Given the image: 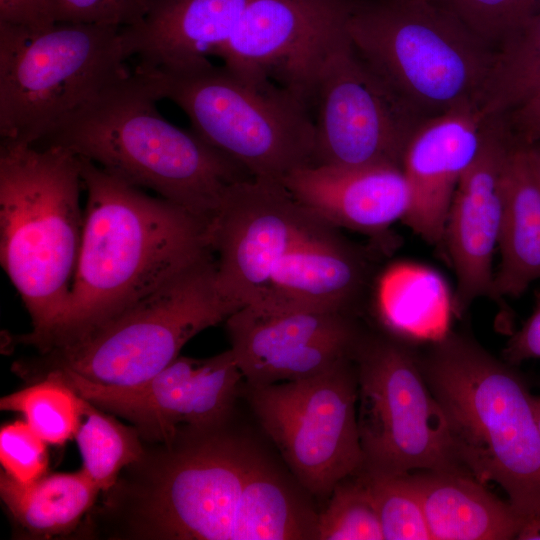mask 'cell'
<instances>
[{
  "instance_id": "cell-9",
  "label": "cell",
  "mask_w": 540,
  "mask_h": 540,
  "mask_svg": "<svg viewBox=\"0 0 540 540\" xmlns=\"http://www.w3.org/2000/svg\"><path fill=\"white\" fill-rule=\"evenodd\" d=\"M234 312L217 287L210 250L83 338L21 361L20 368L25 374L62 368L97 384H137L170 365L191 338Z\"/></svg>"
},
{
  "instance_id": "cell-22",
  "label": "cell",
  "mask_w": 540,
  "mask_h": 540,
  "mask_svg": "<svg viewBox=\"0 0 540 540\" xmlns=\"http://www.w3.org/2000/svg\"><path fill=\"white\" fill-rule=\"evenodd\" d=\"M432 540H508L525 520L469 474L443 470L408 473Z\"/></svg>"
},
{
  "instance_id": "cell-39",
  "label": "cell",
  "mask_w": 540,
  "mask_h": 540,
  "mask_svg": "<svg viewBox=\"0 0 540 540\" xmlns=\"http://www.w3.org/2000/svg\"><path fill=\"white\" fill-rule=\"evenodd\" d=\"M534 399L540 405V396H534Z\"/></svg>"
},
{
  "instance_id": "cell-7",
  "label": "cell",
  "mask_w": 540,
  "mask_h": 540,
  "mask_svg": "<svg viewBox=\"0 0 540 540\" xmlns=\"http://www.w3.org/2000/svg\"><path fill=\"white\" fill-rule=\"evenodd\" d=\"M122 28L0 22L1 140L36 145L131 71Z\"/></svg>"
},
{
  "instance_id": "cell-31",
  "label": "cell",
  "mask_w": 540,
  "mask_h": 540,
  "mask_svg": "<svg viewBox=\"0 0 540 540\" xmlns=\"http://www.w3.org/2000/svg\"><path fill=\"white\" fill-rule=\"evenodd\" d=\"M46 442L25 421L0 430V461L3 472L19 482H31L46 474Z\"/></svg>"
},
{
  "instance_id": "cell-25",
  "label": "cell",
  "mask_w": 540,
  "mask_h": 540,
  "mask_svg": "<svg viewBox=\"0 0 540 540\" xmlns=\"http://www.w3.org/2000/svg\"><path fill=\"white\" fill-rule=\"evenodd\" d=\"M540 98V11L506 38L474 104L486 122Z\"/></svg>"
},
{
  "instance_id": "cell-24",
  "label": "cell",
  "mask_w": 540,
  "mask_h": 540,
  "mask_svg": "<svg viewBox=\"0 0 540 540\" xmlns=\"http://www.w3.org/2000/svg\"><path fill=\"white\" fill-rule=\"evenodd\" d=\"M100 489L81 468L19 482L0 474V496L13 520L28 534L50 537L73 531L92 509Z\"/></svg>"
},
{
  "instance_id": "cell-12",
  "label": "cell",
  "mask_w": 540,
  "mask_h": 540,
  "mask_svg": "<svg viewBox=\"0 0 540 540\" xmlns=\"http://www.w3.org/2000/svg\"><path fill=\"white\" fill-rule=\"evenodd\" d=\"M301 91L315 130L313 165L401 168L407 143L425 120L366 67L347 32L327 47Z\"/></svg>"
},
{
  "instance_id": "cell-37",
  "label": "cell",
  "mask_w": 540,
  "mask_h": 540,
  "mask_svg": "<svg viewBox=\"0 0 540 540\" xmlns=\"http://www.w3.org/2000/svg\"><path fill=\"white\" fill-rule=\"evenodd\" d=\"M530 167L540 182V142L524 144Z\"/></svg>"
},
{
  "instance_id": "cell-36",
  "label": "cell",
  "mask_w": 540,
  "mask_h": 540,
  "mask_svg": "<svg viewBox=\"0 0 540 540\" xmlns=\"http://www.w3.org/2000/svg\"><path fill=\"white\" fill-rule=\"evenodd\" d=\"M516 539L540 540V515L526 518L516 536Z\"/></svg>"
},
{
  "instance_id": "cell-6",
  "label": "cell",
  "mask_w": 540,
  "mask_h": 540,
  "mask_svg": "<svg viewBox=\"0 0 540 540\" xmlns=\"http://www.w3.org/2000/svg\"><path fill=\"white\" fill-rule=\"evenodd\" d=\"M346 30L366 67L423 119L474 103L495 56L435 1L355 0Z\"/></svg>"
},
{
  "instance_id": "cell-17",
  "label": "cell",
  "mask_w": 540,
  "mask_h": 540,
  "mask_svg": "<svg viewBox=\"0 0 540 540\" xmlns=\"http://www.w3.org/2000/svg\"><path fill=\"white\" fill-rule=\"evenodd\" d=\"M486 125L481 147L450 204L442 246L456 277L453 312L461 316L477 299H493V258L505 207V168L514 140Z\"/></svg>"
},
{
  "instance_id": "cell-2",
  "label": "cell",
  "mask_w": 540,
  "mask_h": 540,
  "mask_svg": "<svg viewBox=\"0 0 540 540\" xmlns=\"http://www.w3.org/2000/svg\"><path fill=\"white\" fill-rule=\"evenodd\" d=\"M78 158L87 192L78 265L64 319L39 353L83 338L211 250L208 222Z\"/></svg>"
},
{
  "instance_id": "cell-13",
  "label": "cell",
  "mask_w": 540,
  "mask_h": 540,
  "mask_svg": "<svg viewBox=\"0 0 540 540\" xmlns=\"http://www.w3.org/2000/svg\"><path fill=\"white\" fill-rule=\"evenodd\" d=\"M322 223L281 182L232 184L209 225L222 297L236 311L252 303L281 260Z\"/></svg>"
},
{
  "instance_id": "cell-15",
  "label": "cell",
  "mask_w": 540,
  "mask_h": 540,
  "mask_svg": "<svg viewBox=\"0 0 540 540\" xmlns=\"http://www.w3.org/2000/svg\"><path fill=\"white\" fill-rule=\"evenodd\" d=\"M355 0H249L214 56L231 72L272 81L299 98L326 48L346 33Z\"/></svg>"
},
{
  "instance_id": "cell-20",
  "label": "cell",
  "mask_w": 540,
  "mask_h": 540,
  "mask_svg": "<svg viewBox=\"0 0 540 540\" xmlns=\"http://www.w3.org/2000/svg\"><path fill=\"white\" fill-rule=\"evenodd\" d=\"M281 183L312 214L335 228H347L378 242L409 209V188L398 166L298 168Z\"/></svg>"
},
{
  "instance_id": "cell-40",
  "label": "cell",
  "mask_w": 540,
  "mask_h": 540,
  "mask_svg": "<svg viewBox=\"0 0 540 540\" xmlns=\"http://www.w3.org/2000/svg\"><path fill=\"white\" fill-rule=\"evenodd\" d=\"M424 1H435V0H424Z\"/></svg>"
},
{
  "instance_id": "cell-32",
  "label": "cell",
  "mask_w": 540,
  "mask_h": 540,
  "mask_svg": "<svg viewBox=\"0 0 540 540\" xmlns=\"http://www.w3.org/2000/svg\"><path fill=\"white\" fill-rule=\"evenodd\" d=\"M56 23H79L113 27L137 24L150 0H50Z\"/></svg>"
},
{
  "instance_id": "cell-18",
  "label": "cell",
  "mask_w": 540,
  "mask_h": 540,
  "mask_svg": "<svg viewBox=\"0 0 540 540\" xmlns=\"http://www.w3.org/2000/svg\"><path fill=\"white\" fill-rule=\"evenodd\" d=\"M487 124L469 103L423 120L407 143L401 169L410 203L402 222L430 245L442 246L453 195Z\"/></svg>"
},
{
  "instance_id": "cell-5",
  "label": "cell",
  "mask_w": 540,
  "mask_h": 540,
  "mask_svg": "<svg viewBox=\"0 0 540 540\" xmlns=\"http://www.w3.org/2000/svg\"><path fill=\"white\" fill-rule=\"evenodd\" d=\"M429 344L419 364L462 465L498 484L525 519L540 515V430L525 381L468 337Z\"/></svg>"
},
{
  "instance_id": "cell-10",
  "label": "cell",
  "mask_w": 540,
  "mask_h": 540,
  "mask_svg": "<svg viewBox=\"0 0 540 540\" xmlns=\"http://www.w3.org/2000/svg\"><path fill=\"white\" fill-rule=\"evenodd\" d=\"M353 360L362 470L469 474L457 456L446 418L423 376L418 354L408 342L387 332H363Z\"/></svg>"
},
{
  "instance_id": "cell-14",
  "label": "cell",
  "mask_w": 540,
  "mask_h": 540,
  "mask_svg": "<svg viewBox=\"0 0 540 540\" xmlns=\"http://www.w3.org/2000/svg\"><path fill=\"white\" fill-rule=\"evenodd\" d=\"M53 373L80 397L132 424L144 442H164L182 426L204 427L232 417L243 375L231 349L197 359L179 356L133 385L97 384L62 368Z\"/></svg>"
},
{
  "instance_id": "cell-30",
  "label": "cell",
  "mask_w": 540,
  "mask_h": 540,
  "mask_svg": "<svg viewBox=\"0 0 540 540\" xmlns=\"http://www.w3.org/2000/svg\"><path fill=\"white\" fill-rule=\"evenodd\" d=\"M489 45L501 44L540 11V0H435Z\"/></svg>"
},
{
  "instance_id": "cell-16",
  "label": "cell",
  "mask_w": 540,
  "mask_h": 540,
  "mask_svg": "<svg viewBox=\"0 0 540 540\" xmlns=\"http://www.w3.org/2000/svg\"><path fill=\"white\" fill-rule=\"evenodd\" d=\"M245 384L310 378L353 357L362 335L352 314L244 306L226 320Z\"/></svg>"
},
{
  "instance_id": "cell-34",
  "label": "cell",
  "mask_w": 540,
  "mask_h": 540,
  "mask_svg": "<svg viewBox=\"0 0 540 540\" xmlns=\"http://www.w3.org/2000/svg\"><path fill=\"white\" fill-rule=\"evenodd\" d=\"M503 356L513 366L540 359V295L531 315L507 342Z\"/></svg>"
},
{
  "instance_id": "cell-35",
  "label": "cell",
  "mask_w": 540,
  "mask_h": 540,
  "mask_svg": "<svg viewBox=\"0 0 540 540\" xmlns=\"http://www.w3.org/2000/svg\"><path fill=\"white\" fill-rule=\"evenodd\" d=\"M521 142H540V98L528 102L511 113Z\"/></svg>"
},
{
  "instance_id": "cell-29",
  "label": "cell",
  "mask_w": 540,
  "mask_h": 540,
  "mask_svg": "<svg viewBox=\"0 0 540 540\" xmlns=\"http://www.w3.org/2000/svg\"><path fill=\"white\" fill-rule=\"evenodd\" d=\"M360 472L374 499L384 540H432L408 473Z\"/></svg>"
},
{
  "instance_id": "cell-1",
  "label": "cell",
  "mask_w": 540,
  "mask_h": 540,
  "mask_svg": "<svg viewBox=\"0 0 540 540\" xmlns=\"http://www.w3.org/2000/svg\"><path fill=\"white\" fill-rule=\"evenodd\" d=\"M102 493L88 530L108 539L316 540L309 494L231 418L144 442L141 458Z\"/></svg>"
},
{
  "instance_id": "cell-3",
  "label": "cell",
  "mask_w": 540,
  "mask_h": 540,
  "mask_svg": "<svg viewBox=\"0 0 540 540\" xmlns=\"http://www.w3.org/2000/svg\"><path fill=\"white\" fill-rule=\"evenodd\" d=\"M157 101L147 79L131 71L42 142L149 188L210 224L227 189L252 176L193 130L167 121Z\"/></svg>"
},
{
  "instance_id": "cell-28",
  "label": "cell",
  "mask_w": 540,
  "mask_h": 540,
  "mask_svg": "<svg viewBox=\"0 0 540 540\" xmlns=\"http://www.w3.org/2000/svg\"><path fill=\"white\" fill-rule=\"evenodd\" d=\"M316 540H384L370 489L357 472L341 480L318 513Z\"/></svg>"
},
{
  "instance_id": "cell-33",
  "label": "cell",
  "mask_w": 540,
  "mask_h": 540,
  "mask_svg": "<svg viewBox=\"0 0 540 540\" xmlns=\"http://www.w3.org/2000/svg\"><path fill=\"white\" fill-rule=\"evenodd\" d=\"M0 22L29 29L56 23L50 0H0Z\"/></svg>"
},
{
  "instance_id": "cell-19",
  "label": "cell",
  "mask_w": 540,
  "mask_h": 540,
  "mask_svg": "<svg viewBox=\"0 0 540 540\" xmlns=\"http://www.w3.org/2000/svg\"><path fill=\"white\" fill-rule=\"evenodd\" d=\"M372 283L370 253L338 228L322 223L281 260L248 305L268 311L352 314Z\"/></svg>"
},
{
  "instance_id": "cell-11",
  "label": "cell",
  "mask_w": 540,
  "mask_h": 540,
  "mask_svg": "<svg viewBox=\"0 0 540 540\" xmlns=\"http://www.w3.org/2000/svg\"><path fill=\"white\" fill-rule=\"evenodd\" d=\"M241 391L261 428L300 486L329 498L363 468L353 357L316 376Z\"/></svg>"
},
{
  "instance_id": "cell-38",
  "label": "cell",
  "mask_w": 540,
  "mask_h": 540,
  "mask_svg": "<svg viewBox=\"0 0 540 540\" xmlns=\"http://www.w3.org/2000/svg\"><path fill=\"white\" fill-rule=\"evenodd\" d=\"M532 404H533V409H534L537 425L540 430V405L535 401L534 395L532 396Z\"/></svg>"
},
{
  "instance_id": "cell-26",
  "label": "cell",
  "mask_w": 540,
  "mask_h": 540,
  "mask_svg": "<svg viewBox=\"0 0 540 540\" xmlns=\"http://www.w3.org/2000/svg\"><path fill=\"white\" fill-rule=\"evenodd\" d=\"M84 417L74 435L82 468L106 492L127 466L141 458L144 442L134 426L123 425L87 400Z\"/></svg>"
},
{
  "instance_id": "cell-4",
  "label": "cell",
  "mask_w": 540,
  "mask_h": 540,
  "mask_svg": "<svg viewBox=\"0 0 540 540\" xmlns=\"http://www.w3.org/2000/svg\"><path fill=\"white\" fill-rule=\"evenodd\" d=\"M77 155L1 140L0 258L30 315L19 342L42 351L67 311L84 226Z\"/></svg>"
},
{
  "instance_id": "cell-21",
  "label": "cell",
  "mask_w": 540,
  "mask_h": 540,
  "mask_svg": "<svg viewBox=\"0 0 540 540\" xmlns=\"http://www.w3.org/2000/svg\"><path fill=\"white\" fill-rule=\"evenodd\" d=\"M249 0H150L144 17L122 28L140 71L179 70L215 55L231 38Z\"/></svg>"
},
{
  "instance_id": "cell-23",
  "label": "cell",
  "mask_w": 540,
  "mask_h": 540,
  "mask_svg": "<svg viewBox=\"0 0 540 540\" xmlns=\"http://www.w3.org/2000/svg\"><path fill=\"white\" fill-rule=\"evenodd\" d=\"M504 187L495 300L518 298L540 280V182L530 167L524 143L518 139L508 154Z\"/></svg>"
},
{
  "instance_id": "cell-27",
  "label": "cell",
  "mask_w": 540,
  "mask_h": 540,
  "mask_svg": "<svg viewBox=\"0 0 540 540\" xmlns=\"http://www.w3.org/2000/svg\"><path fill=\"white\" fill-rule=\"evenodd\" d=\"M86 400L53 373H44L25 388L0 400V409L24 416L47 444L62 445L74 437L85 413Z\"/></svg>"
},
{
  "instance_id": "cell-8",
  "label": "cell",
  "mask_w": 540,
  "mask_h": 540,
  "mask_svg": "<svg viewBox=\"0 0 540 540\" xmlns=\"http://www.w3.org/2000/svg\"><path fill=\"white\" fill-rule=\"evenodd\" d=\"M134 70L159 100H170L187 115L196 134L252 177L281 182L314 164L309 110L281 85L241 77L208 59L173 71Z\"/></svg>"
}]
</instances>
